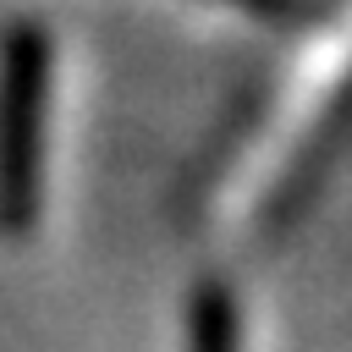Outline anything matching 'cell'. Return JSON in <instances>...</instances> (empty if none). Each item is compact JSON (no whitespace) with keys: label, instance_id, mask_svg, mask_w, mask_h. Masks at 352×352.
Returning a JSON list of instances; mask_svg holds the SVG:
<instances>
[{"label":"cell","instance_id":"3","mask_svg":"<svg viewBox=\"0 0 352 352\" xmlns=\"http://www.w3.org/2000/svg\"><path fill=\"white\" fill-rule=\"evenodd\" d=\"M231 6L258 11V16H292V6H297V0H231Z\"/></svg>","mask_w":352,"mask_h":352},{"label":"cell","instance_id":"1","mask_svg":"<svg viewBox=\"0 0 352 352\" xmlns=\"http://www.w3.org/2000/svg\"><path fill=\"white\" fill-rule=\"evenodd\" d=\"M44 94H50V38L16 22L0 44V231L22 236L38 220V165H44Z\"/></svg>","mask_w":352,"mask_h":352},{"label":"cell","instance_id":"2","mask_svg":"<svg viewBox=\"0 0 352 352\" xmlns=\"http://www.w3.org/2000/svg\"><path fill=\"white\" fill-rule=\"evenodd\" d=\"M192 352H236V314L220 280H204L192 297Z\"/></svg>","mask_w":352,"mask_h":352}]
</instances>
